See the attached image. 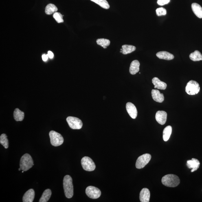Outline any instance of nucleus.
Returning a JSON list of instances; mask_svg holds the SVG:
<instances>
[{"label":"nucleus","instance_id":"obj_1","mask_svg":"<svg viewBox=\"0 0 202 202\" xmlns=\"http://www.w3.org/2000/svg\"><path fill=\"white\" fill-rule=\"evenodd\" d=\"M63 188L66 197L71 198L73 195V186L72 178L71 176L66 175L63 179Z\"/></svg>","mask_w":202,"mask_h":202},{"label":"nucleus","instance_id":"obj_2","mask_svg":"<svg viewBox=\"0 0 202 202\" xmlns=\"http://www.w3.org/2000/svg\"><path fill=\"white\" fill-rule=\"evenodd\" d=\"M162 182L165 186L175 187L179 184L180 180L177 176L173 174H168L163 177Z\"/></svg>","mask_w":202,"mask_h":202},{"label":"nucleus","instance_id":"obj_3","mask_svg":"<svg viewBox=\"0 0 202 202\" xmlns=\"http://www.w3.org/2000/svg\"><path fill=\"white\" fill-rule=\"evenodd\" d=\"M34 165V161L29 154H25L21 157L20 166L21 170L26 172L32 168Z\"/></svg>","mask_w":202,"mask_h":202},{"label":"nucleus","instance_id":"obj_4","mask_svg":"<svg viewBox=\"0 0 202 202\" xmlns=\"http://www.w3.org/2000/svg\"><path fill=\"white\" fill-rule=\"evenodd\" d=\"M49 136L51 145L54 146H58L63 144L64 139L62 135L54 131L49 132Z\"/></svg>","mask_w":202,"mask_h":202},{"label":"nucleus","instance_id":"obj_5","mask_svg":"<svg viewBox=\"0 0 202 202\" xmlns=\"http://www.w3.org/2000/svg\"><path fill=\"white\" fill-rule=\"evenodd\" d=\"M199 84L195 81L191 80L187 84L185 90L188 94L194 95L198 93L200 91Z\"/></svg>","mask_w":202,"mask_h":202},{"label":"nucleus","instance_id":"obj_6","mask_svg":"<svg viewBox=\"0 0 202 202\" xmlns=\"http://www.w3.org/2000/svg\"><path fill=\"white\" fill-rule=\"evenodd\" d=\"M82 168L87 171L91 172L95 168V165L94 162L90 158L84 157L81 161Z\"/></svg>","mask_w":202,"mask_h":202},{"label":"nucleus","instance_id":"obj_7","mask_svg":"<svg viewBox=\"0 0 202 202\" xmlns=\"http://www.w3.org/2000/svg\"><path fill=\"white\" fill-rule=\"evenodd\" d=\"M151 158V156L149 154H144L138 158L135 166L138 169L144 168L148 164Z\"/></svg>","mask_w":202,"mask_h":202},{"label":"nucleus","instance_id":"obj_8","mask_svg":"<svg viewBox=\"0 0 202 202\" xmlns=\"http://www.w3.org/2000/svg\"><path fill=\"white\" fill-rule=\"evenodd\" d=\"M67 121L70 127L72 129H80L83 126V123L81 120L76 117H68Z\"/></svg>","mask_w":202,"mask_h":202},{"label":"nucleus","instance_id":"obj_9","mask_svg":"<svg viewBox=\"0 0 202 202\" xmlns=\"http://www.w3.org/2000/svg\"><path fill=\"white\" fill-rule=\"evenodd\" d=\"M85 193L89 197L92 199H96L100 197L101 192L99 189L93 186H89L86 189Z\"/></svg>","mask_w":202,"mask_h":202},{"label":"nucleus","instance_id":"obj_10","mask_svg":"<svg viewBox=\"0 0 202 202\" xmlns=\"http://www.w3.org/2000/svg\"><path fill=\"white\" fill-rule=\"evenodd\" d=\"M126 108L128 114L132 118L135 119L137 115V111L136 108L131 103L128 102L126 104Z\"/></svg>","mask_w":202,"mask_h":202},{"label":"nucleus","instance_id":"obj_11","mask_svg":"<svg viewBox=\"0 0 202 202\" xmlns=\"http://www.w3.org/2000/svg\"><path fill=\"white\" fill-rule=\"evenodd\" d=\"M167 113L164 111H158L156 114L155 119L160 124L164 125L167 121Z\"/></svg>","mask_w":202,"mask_h":202},{"label":"nucleus","instance_id":"obj_12","mask_svg":"<svg viewBox=\"0 0 202 202\" xmlns=\"http://www.w3.org/2000/svg\"><path fill=\"white\" fill-rule=\"evenodd\" d=\"M200 162L199 160L195 158H192L191 160H188L187 162V166L188 168L192 169L191 172H193L197 170L199 168Z\"/></svg>","mask_w":202,"mask_h":202},{"label":"nucleus","instance_id":"obj_13","mask_svg":"<svg viewBox=\"0 0 202 202\" xmlns=\"http://www.w3.org/2000/svg\"><path fill=\"white\" fill-rule=\"evenodd\" d=\"M150 192L149 190L146 188H143L140 194V200L141 202L149 201Z\"/></svg>","mask_w":202,"mask_h":202},{"label":"nucleus","instance_id":"obj_14","mask_svg":"<svg viewBox=\"0 0 202 202\" xmlns=\"http://www.w3.org/2000/svg\"><path fill=\"white\" fill-rule=\"evenodd\" d=\"M152 98L155 102L158 103H162L164 100V95L160 93L158 90H152Z\"/></svg>","mask_w":202,"mask_h":202},{"label":"nucleus","instance_id":"obj_15","mask_svg":"<svg viewBox=\"0 0 202 202\" xmlns=\"http://www.w3.org/2000/svg\"><path fill=\"white\" fill-rule=\"evenodd\" d=\"M35 196L34 190L30 189L25 193L23 198V202H32L34 201Z\"/></svg>","mask_w":202,"mask_h":202},{"label":"nucleus","instance_id":"obj_16","mask_svg":"<svg viewBox=\"0 0 202 202\" xmlns=\"http://www.w3.org/2000/svg\"><path fill=\"white\" fill-rule=\"evenodd\" d=\"M152 83L155 87L154 88L158 89L165 90L166 89L167 85L164 82L161 81L157 77H154L152 80Z\"/></svg>","mask_w":202,"mask_h":202},{"label":"nucleus","instance_id":"obj_17","mask_svg":"<svg viewBox=\"0 0 202 202\" xmlns=\"http://www.w3.org/2000/svg\"><path fill=\"white\" fill-rule=\"evenodd\" d=\"M156 56L161 59L167 60H172L174 58L173 55L164 51H160V52L157 53L156 54Z\"/></svg>","mask_w":202,"mask_h":202},{"label":"nucleus","instance_id":"obj_18","mask_svg":"<svg viewBox=\"0 0 202 202\" xmlns=\"http://www.w3.org/2000/svg\"><path fill=\"white\" fill-rule=\"evenodd\" d=\"M140 66L139 61L135 60L131 62L130 67V72L131 75H135L139 72Z\"/></svg>","mask_w":202,"mask_h":202},{"label":"nucleus","instance_id":"obj_19","mask_svg":"<svg viewBox=\"0 0 202 202\" xmlns=\"http://www.w3.org/2000/svg\"><path fill=\"white\" fill-rule=\"evenodd\" d=\"M192 9L195 14L198 17L202 18V8L197 3H193L191 5Z\"/></svg>","mask_w":202,"mask_h":202},{"label":"nucleus","instance_id":"obj_20","mask_svg":"<svg viewBox=\"0 0 202 202\" xmlns=\"http://www.w3.org/2000/svg\"><path fill=\"white\" fill-rule=\"evenodd\" d=\"M14 117L15 120L16 121H22L24 118L25 113L18 108H16L14 112Z\"/></svg>","mask_w":202,"mask_h":202},{"label":"nucleus","instance_id":"obj_21","mask_svg":"<svg viewBox=\"0 0 202 202\" xmlns=\"http://www.w3.org/2000/svg\"><path fill=\"white\" fill-rule=\"evenodd\" d=\"M52 194L50 189H47L44 192L41 198L39 200V202H47L50 199Z\"/></svg>","mask_w":202,"mask_h":202},{"label":"nucleus","instance_id":"obj_22","mask_svg":"<svg viewBox=\"0 0 202 202\" xmlns=\"http://www.w3.org/2000/svg\"><path fill=\"white\" fill-rule=\"evenodd\" d=\"M172 133V127L170 126H166L163 130V139L165 141H168L170 139Z\"/></svg>","mask_w":202,"mask_h":202},{"label":"nucleus","instance_id":"obj_23","mask_svg":"<svg viewBox=\"0 0 202 202\" xmlns=\"http://www.w3.org/2000/svg\"><path fill=\"white\" fill-rule=\"evenodd\" d=\"M122 53L126 55L131 53L135 51L136 47L131 45H124L122 46Z\"/></svg>","mask_w":202,"mask_h":202},{"label":"nucleus","instance_id":"obj_24","mask_svg":"<svg viewBox=\"0 0 202 202\" xmlns=\"http://www.w3.org/2000/svg\"><path fill=\"white\" fill-rule=\"evenodd\" d=\"M191 60L193 61H199L202 60V55L200 51L196 50L194 52L191 53L190 55Z\"/></svg>","mask_w":202,"mask_h":202},{"label":"nucleus","instance_id":"obj_25","mask_svg":"<svg viewBox=\"0 0 202 202\" xmlns=\"http://www.w3.org/2000/svg\"><path fill=\"white\" fill-rule=\"evenodd\" d=\"M91 1L96 3L102 8L108 9L110 8L109 3L106 0H91Z\"/></svg>","mask_w":202,"mask_h":202},{"label":"nucleus","instance_id":"obj_26","mask_svg":"<svg viewBox=\"0 0 202 202\" xmlns=\"http://www.w3.org/2000/svg\"><path fill=\"white\" fill-rule=\"evenodd\" d=\"M58 9L55 5L53 4H49L46 7L45 12L48 15L52 14L57 11Z\"/></svg>","mask_w":202,"mask_h":202},{"label":"nucleus","instance_id":"obj_27","mask_svg":"<svg viewBox=\"0 0 202 202\" xmlns=\"http://www.w3.org/2000/svg\"><path fill=\"white\" fill-rule=\"evenodd\" d=\"M0 143L4 147L5 149H8L9 146V143L7 136L6 134H2L0 136Z\"/></svg>","mask_w":202,"mask_h":202},{"label":"nucleus","instance_id":"obj_28","mask_svg":"<svg viewBox=\"0 0 202 202\" xmlns=\"http://www.w3.org/2000/svg\"><path fill=\"white\" fill-rule=\"evenodd\" d=\"M96 43L98 45L101 46V47H104L109 46L111 43L110 40L106 39L100 38L96 40Z\"/></svg>","mask_w":202,"mask_h":202},{"label":"nucleus","instance_id":"obj_29","mask_svg":"<svg viewBox=\"0 0 202 202\" xmlns=\"http://www.w3.org/2000/svg\"><path fill=\"white\" fill-rule=\"evenodd\" d=\"M53 17L58 23L63 22V16L60 13L56 12L53 14Z\"/></svg>","mask_w":202,"mask_h":202},{"label":"nucleus","instance_id":"obj_30","mask_svg":"<svg viewBox=\"0 0 202 202\" xmlns=\"http://www.w3.org/2000/svg\"><path fill=\"white\" fill-rule=\"evenodd\" d=\"M156 14L158 16H165L167 14V11L166 9L164 8H157L156 11Z\"/></svg>","mask_w":202,"mask_h":202},{"label":"nucleus","instance_id":"obj_31","mask_svg":"<svg viewBox=\"0 0 202 202\" xmlns=\"http://www.w3.org/2000/svg\"><path fill=\"white\" fill-rule=\"evenodd\" d=\"M170 0H158L157 3L161 6L168 4L170 2Z\"/></svg>","mask_w":202,"mask_h":202},{"label":"nucleus","instance_id":"obj_32","mask_svg":"<svg viewBox=\"0 0 202 202\" xmlns=\"http://www.w3.org/2000/svg\"><path fill=\"white\" fill-rule=\"evenodd\" d=\"M47 55L51 59L53 58L54 57V54L51 51H48Z\"/></svg>","mask_w":202,"mask_h":202},{"label":"nucleus","instance_id":"obj_33","mask_svg":"<svg viewBox=\"0 0 202 202\" xmlns=\"http://www.w3.org/2000/svg\"><path fill=\"white\" fill-rule=\"evenodd\" d=\"M49 57L48 55L44 54L42 56V58L44 61L46 62L47 61L48 59V58Z\"/></svg>","mask_w":202,"mask_h":202},{"label":"nucleus","instance_id":"obj_34","mask_svg":"<svg viewBox=\"0 0 202 202\" xmlns=\"http://www.w3.org/2000/svg\"><path fill=\"white\" fill-rule=\"evenodd\" d=\"M103 48H104V49H106V48H107V47H103Z\"/></svg>","mask_w":202,"mask_h":202},{"label":"nucleus","instance_id":"obj_35","mask_svg":"<svg viewBox=\"0 0 202 202\" xmlns=\"http://www.w3.org/2000/svg\"><path fill=\"white\" fill-rule=\"evenodd\" d=\"M21 170V169L20 168L19 169H18V170L20 171Z\"/></svg>","mask_w":202,"mask_h":202},{"label":"nucleus","instance_id":"obj_36","mask_svg":"<svg viewBox=\"0 0 202 202\" xmlns=\"http://www.w3.org/2000/svg\"><path fill=\"white\" fill-rule=\"evenodd\" d=\"M24 172V171H23L22 172V173H23V172Z\"/></svg>","mask_w":202,"mask_h":202}]
</instances>
